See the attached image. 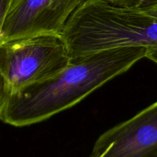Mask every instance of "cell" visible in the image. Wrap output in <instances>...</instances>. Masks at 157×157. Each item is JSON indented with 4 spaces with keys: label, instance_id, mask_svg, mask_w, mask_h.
I'll list each match as a JSON object with an SVG mask.
<instances>
[{
    "label": "cell",
    "instance_id": "5b68a950",
    "mask_svg": "<svg viewBox=\"0 0 157 157\" xmlns=\"http://www.w3.org/2000/svg\"><path fill=\"white\" fill-rule=\"evenodd\" d=\"M90 157H157V101L102 133Z\"/></svg>",
    "mask_w": 157,
    "mask_h": 157
},
{
    "label": "cell",
    "instance_id": "3957f363",
    "mask_svg": "<svg viewBox=\"0 0 157 157\" xmlns=\"http://www.w3.org/2000/svg\"><path fill=\"white\" fill-rule=\"evenodd\" d=\"M70 55L61 35L0 43V95L14 93L65 68Z\"/></svg>",
    "mask_w": 157,
    "mask_h": 157
},
{
    "label": "cell",
    "instance_id": "ba28073f",
    "mask_svg": "<svg viewBox=\"0 0 157 157\" xmlns=\"http://www.w3.org/2000/svg\"><path fill=\"white\" fill-rule=\"evenodd\" d=\"M144 12L153 16L157 17V0H153L145 6L140 7Z\"/></svg>",
    "mask_w": 157,
    "mask_h": 157
},
{
    "label": "cell",
    "instance_id": "277c9868",
    "mask_svg": "<svg viewBox=\"0 0 157 157\" xmlns=\"http://www.w3.org/2000/svg\"><path fill=\"white\" fill-rule=\"evenodd\" d=\"M90 0H15L0 23V43L61 35L72 14Z\"/></svg>",
    "mask_w": 157,
    "mask_h": 157
},
{
    "label": "cell",
    "instance_id": "8992f818",
    "mask_svg": "<svg viewBox=\"0 0 157 157\" xmlns=\"http://www.w3.org/2000/svg\"><path fill=\"white\" fill-rule=\"evenodd\" d=\"M111 5L121 7L140 8L153 0H104Z\"/></svg>",
    "mask_w": 157,
    "mask_h": 157
},
{
    "label": "cell",
    "instance_id": "9c48e42d",
    "mask_svg": "<svg viewBox=\"0 0 157 157\" xmlns=\"http://www.w3.org/2000/svg\"><path fill=\"white\" fill-rule=\"evenodd\" d=\"M146 58L151 60L153 62L157 64V48H156L148 49L147 53V57H146Z\"/></svg>",
    "mask_w": 157,
    "mask_h": 157
},
{
    "label": "cell",
    "instance_id": "7a4b0ae2",
    "mask_svg": "<svg viewBox=\"0 0 157 157\" xmlns=\"http://www.w3.org/2000/svg\"><path fill=\"white\" fill-rule=\"evenodd\" d=\"M61 37L71 59L121 48H156L157 17L140 8L90 0L72 14Z\"/></svg>",
    "mask_w": 157,
    "mask_h": 157
},
{
    "label": "cell",
    "instance_id": "6da1fadb",
    "mask_svg": "<svg viewBox=\"0 0 157 157\" xmlns=\"http://www.w3.org/2000/svg\"><path fill=\"white\" fill-rule=\"evenodd\" d=\"M146 48H121L72 58L65 68L39 82L0 95V118L14 127L46 121L81 102L147 57Z\"/></svg>",
    "mask_w": 157,
    "mask_h": 157
},
{
    "label": "cell",
    "instance_id": "52a82bcc",
    "mask_svg": "<svg viewBox=\"0 0 157 157\" xmlns=\"http://www.w3.org/2000/svg\"><path fill=\"white\" fill-rule=\"evenodd\" d=\"M15 0H0V23L5 19Z\"/></svg>",
    "mask_w": 157,
    "mask_h": 157
}]
</instances>
